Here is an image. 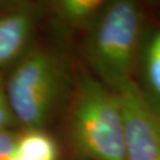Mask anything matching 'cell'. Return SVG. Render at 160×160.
<instances>
[{"label":"cell","mask_w":160,"mask_h":160,"mask_svg":"<svg viewBox=\"0 0 160 160\" xmlns=\"http://www.w3.org/2000/svg\"><path fill=\"white\" fill-rule=\"evenodd\" d=\"M142 14L131 0L107 1L87 30V62L106 87L118 92L133 81L142 42Z\"/></svg>","instance_id":"obj_1"},{"label":"cell","mask_w":160,"mask_h":160,"mask_svg":"<svg viewBox=\"0 0 160 160\" xmlns=\"http://www.w3.org/2000/svg\"><path fill=\"white\" fill-rule=\"evenodd\" d=\"M5 82L18 126L24 131L44 129L69 90L70 75L56 52L31 49L16 63Z\"/></svg>","instance_id":"obj_2"},{"label":"cell","mask_w":160,"mask_h":160,"mask_svg":"<svg viewBox=\"0 0 160 160\" xmlns=\"http://www.w3.org/2000/svg\"><path fill=\"white\" fill-rule=\"evenodd\" d=\"M70 138L75 149L87 159L126 160L119 95L90 75H82L77 83Z\"/></svg>","instance_id":"obj_3"},{"label":"cell","mask_w":160,"mask_h":160,"mask_svg":"<svg viewBox=\"0 0 160 160\" xmlns=\"http://www.w3.org/2000/svg\"><path fill=\"white\" fill-rule=\"evenodd\" d=\"M116 92L123 114L126 160H160V113L134 80Z\"/></svg>","instance_id":"obj_4"},{"label":"cell","mask_w":160,"mask_h":160,"mask_svg":"<svg viewBox=\"0 0 160 160\" xmlns=\"http://www.w3.org/2000/svg\"><path fill=\"white\" fill-rule=\"evenodd\" d=\"M37 19L34 5L24 4L0 12V68L18 62L29 51Z\"/></svg>","instance_id":"obj_5"},{"label":"cell","mask_w":160,"mask_h":160,"mask_svg":"<svg viewBox=\"0 0 160 160\" xmlns=\"http://www.w3.org/2000/svg\"><path fill=\"white\" fill-rule=\"evenodd\" d=\"M139 86L151 106L160 113V29L142 37L138 56Z\"/></svg>","instance_id":"obj_6"},{"label":"cell","mask_w":160,"mask_h":160,"mask_svg":"<svg viewBox=\"0 0 160 160\" xmlns=\"http://www.w3.org/2000/svg\"><path fill=\"white\" fill-rule=\"evenodd\" d=\"M106 4L103 0H61L55 4V14L65 28L88 30Z\"/></svg>","instance_id":"obj_7"},{"label":"cell","mask_w":160,"mask_h":160,"mask_svg":"<svg viewBox=\"0 0 160 160\" xmlns=\"http://www.w3.org/2000/svg\"><path fill=\"white\" fill-rule=\"evenodd\" d=\"M12 160H58V146L44 129H26L19 133Z\"/></svg>","instance_id":"obj_8"},{"label":"cell","mask_w":160,"mask_h":160,"mask_svg":"<svg viewBox=\"0 0 160 160\" xmlns=\"http://www.w3.org/2000/svg\"><path fill=\"white\" fill-rule=\"evenodd\" d=\"M17 126V122L13 118V114L8 104L7 92H6V82L0 75V128L12 129Z\"/></svg>","instance_id":"obj_9"},{"label":"cell","mask_w":160,"mask_h":160,"mask_svg":"<svg viewBox=\"0 0 160 160\" xmlns=\"http://www.w3.org/2000/svg\"><path fill=\"white\" fill-rule=\"evenodd\" d=\"M19 133L13 129L0 128V160H12Z\"/></svg>","instance_id":"obj_10"}]
</instances>
